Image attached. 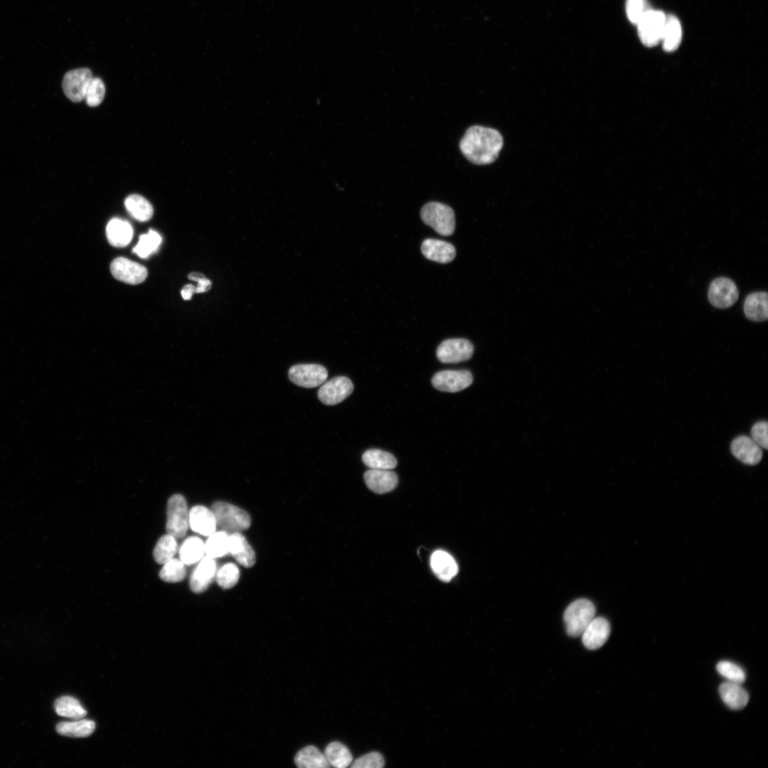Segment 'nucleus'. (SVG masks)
Here are the masks:
<instances>
[{
    "mask_svg": "<svg viewBox=\"0 0 768 768\" xmlns=\"http://www.w3.org/2000/svg\"><path fill=\"white\" fill-rule=\"evenodd\" d=\"M503 144V139L498 131L474 125L466 131L459 142V149L470 162L484 165L496 161Z\"/></svg>",
    "mask_w": 768,
    "mask_h": 768,
    "instance_id": "1",
    "label": "nucleus"
},
{
    "mask_svg": "<svg viewBox=\"0 0 768 768\" xmlns=\"http://www.w3.org/2000/svg\"><path fill=\"white\" fill-rule=\"evenodd\" d=\"M216 526L226 532H241L251 525L250 515L245 510L225 501L215 502L211 506Z\"/></svg>",
    "mask_w": 768,
    "mask_h": 768,
    "instance_id": "2",
    "label": "nucleus"
},
{
    "mask_svg": "<svg viewBox=\"0 0 768 768\" xmlns=\"http://www.w3.org/2000/svg\"><path fill=\"white\" fill-rule=\"evenodd\" d=\"M423 222L444 236L451 235L455 229L454 210L449 206L439 202L426 203L420 211Z\"/></svg>",
    "mask_w": 768,
    "mask_h": 768,
    "instance_id": "3",
    "label": "nucleus"
},
{
    "mask_svg": "<svg viewBox=\"0 0 768 768\" xmlns=\"http://www.w3.org/2000/svg\"><path fill=\"white\" fill-rule=\"evenodd\" d=\"M595 607L586 599L572 602L565 609L564 622L567 633L573 637L581 636L585 629L594 617Z\"/></svg>",
    "mask_w": 768,
    "mask_h": 768,
    "instance_id": "4",
    "label": "nucleus"
},
{
    "mask_svg": "<svg viewBox=\"0 0 768 768\" xmlns=\"http://www.w3.org/2000/svg\"><path fill=\"white\" fill-rule=\"evenodd\" d=\"M166 531L176 538L183 537L189 526V511L185 498L181 494L171 496L167 503Z\"/></svg>",
    "mask_w": 768,
    "mask_h": 768,
    "instance_id": "5",
    "label": "nucleus"
},
{
    "mask_svg": "<svg viewBox=\"0 0 768 768\" xmlns=\"http://www.w3.org/2000/svg\"><path fill=\"white\" fill-rule=\"evenodd\" d=\"M666 14L658 10L648 9L636 23L639 38L643 44L651 47L661 40Z\"/></svg>",
    "mask_w": 768,
    "mask_h": 768,
    "instance_id": "6",
    "label": "nucleus"
},
{
    "mask_svg": "<svg viewBox=\"0 0 768 768\" xmlns=\"http://www.w3.org/2000/svg\"><path fill=\"white\" fill-rule=\"evenodd\" d=\"M289 380L304 388H315L326 381L328 371L325 367L315 363L297 364L292 366L288 372Z\"/></svg>",
    "mask_w": 768,
    "mask_h": 768,
    "instance_id": "7",
    "label": "nucleus"
},
{
    "mask_svg": "<svg viewBox=\"0 0 768 768\" xmlns=\"http://www.w3.org/2000/svg\"><path fill=\"white\" fill-rule=\"evenodd\" d=\"M92 74L87 68L71 70L63 77L62 87L66 97L72 102L82 101L92 79Z\"/></svg>",
    "mask_w": 768,
    "mask_h": 768,
    "instance_id": "8",
    "label": "nucleus"
},
{
    "mask_svg": "<svg viewBox=\"0 0 768 768\" xmlns=\"http://www.w3.org/2000/svg\"><path fill=\"white\" fill-rule=\"evenodd\" d=\"M708 297L713 306L725 309L732 306L737 302L739 292L732 279L727 277H718L710 283Z\"/></svg>",
    "mask_w": 768,
    "mask_h": 768,
    "instance_id": "9",
    "label": "nucleus"
},
{
    "mask_svg": "<svg viewBox=\"0 0 768 768\" xmlns=\"http://www.w3.org/2000/svg\"><path fill=\"white\" fill-rule=\"evenodd\" d=\"M471 343L464 338H450L442 341L437 348L438 360L444 363L466 361L473 355Z\"/></svg>",
    "mask_w": 768,
    "mask_h": 768,
    "instance_id": "10",
    "label": "nucleus"
},
{
    "mask_svg": "<svg viewBox=\"0 0 768 768\" xmlns=\"http://www.w3.org/2000/svg\"><path fill=\"white\" fill-rule=\"evenodd\" d=\"M353 390L351 380L345 376H337L324 383L318 391L319 400L325 405H336L347 397Z\"/></svg>",
    "mask_w": 768,
    "mask_h": 768,
    "instance_id": "11",
    "label": "nucleus"
},
{
    "mask_svg": "<svg viewBox=\"0 0 768 768\" xmlns=\"http://www.w3.org/2000/svg\"><path fill=\"white\" fill-rule=\"evenodd\" d=\"M110 271L117 280L129 284L143 282L148 274L145 267L123 257H117L111 262Z\"/></svg>",
    "mask_w": 768,
    "mask_h": 768,
    "instance_id": "12",
    "label": "nucleus"
},
{
    "mask_svg": "<svg viewBox=\"0 0 768 768\" xmlns=\"http://www.w3.org/2000/svg\"><path fill=\"white\" fill-rule=\"evenodd\" d=\"M473 382V377L469 370H442L434 374L432 379V385L444 392L455 393L469 387Z\"/></svg>",
    "mask_w": 768,
    "mask_h": 768,
    "instance_id": "13",
    "label": "nucleus"
},
{
    "mask_svg": "<svg viewBox=\"0 0 768 768\" xmlns=\"http://www.w3.org/2000/svg\"><path fill=\"white\" fill-rule=\"evenodd\" d=\"M610 634V626L603 617H594L583 631L582 640L585 646L595 650L602 646Z\"/></svg>",
    "mask_w": 768,
    "mask_h": 768,
    "instance_id": "14",
    "label": "nucleus"
},
{
    "mask_svg": "<svg viewBox=\"0 0 768 768\" xmlns=\"http://www.w3.org/2000/svg\"><path fill=\"white\" fill-rule=\"evenodd\" d=\"M217 565L214 558L203 557L194 568L190 578V587L196 593L204 592L215 577Z\"/></svg>",
    "mask_w": 768,
    "mask_h": 768,
    "instance_id": "15",
    "label": "nucleus"
},
{
    "mask_svg": "<svg viewBox=\"0 0 768 768\" xmlns=\"http://www.w3.org/2000/svg\"><path fill=\"white\" fill-rule=\"evenodd\" d=\"M730 449L735 457L748 465L757 464L762 457L760 447L752 438L745 435L734 439Z\"/></svg>",
    "mask_w": 768,
    "mask_h": 768,
    "instance_id": "16",
    "label": "nucleus"
},
{
    "mask_svg": "<svg viewBox=\"0 0 768 768\" xmlns=\"http://www.w3.org/2000/svg\"><path fill=\"white\" fill-rule=\"evenodd\" d=\"M364 480L367 486L377 494L390 492L398 483L397 474L389 469H370L364 474Z\"/></svg>",
    "mask_w": 768,
    "mask_h": 768,
    "instance_id": "17",
    "label": "nucleus"
},
{
    "mask_svg": "<svg viewBox=\"0 0 768 768\" xmlns=\"http://www.w3.org/2000/svg\"><path fill=\"white\" fill-rule=\"evenodd\" d=\"M421 251L427 259L439 263H448L456 255L455 248L451 243L432 238L422 242Z\"/></svg>",
    "mask_w": 768,
    "mask_h": 768,
    "instance_id": "18",
    "label": "nucleus"
},
{
    "mask_svg": "<svg viewBox=\"0 0 768 768\" xmlns=\"http://www.w3.org/2000/svg\"><path fill=\"white\" fill-rule=\"evenodd\" d=\"M189 526L193 531L209 536L216 529V521L211 509L204 506H195L189 511Z\"/></svg>",
    "mask_w": 768,
    "mask_h": 768,
    "instance_id": "19",
    "label": "nucleus"
},
{
    "mask_svg": "<svg viewBox=\"0 0 768 768\" xmlns=\"http://www.w3.org/2000/svg\"><path fill=\"white\" fill-rule=\"evenodd\" d=\"M228 553L243 567H250L255 562V551L240 532H234L229 535Z\"/></svg>",
    "mask_w": 768,
    "mask_h": 768,
    "instance_id": "20",
    "label": "nucleus"
},
{
    "mask_svg": "<svg viewBox=\"0 0 768 768\" xmlns=\"http://www.w3.org/2000/svg\"><path fill=\"white\" fill-rule=\"evenodd\" d=\"M430 566L434 575L442 581L449 582L458 572V566L447 552L437 550L431 555Z\"/></svg>",
    "mask_w": 768,
    "mask_h": 768,
    "instance_id": "21",
    "label": "nucleus"
},
{
    "mask_svg": "<svg viewBox=\"0 0 768 768\" xmlns=\"http://www.w3.org/2000/svg\"><path fill=\"white\" fill-rule=\"evenodd\" d=\"M745 316L753 321H764L768 318V294L766 292L750 294L744 302Z\"/></svg>",
    "mask_w": 768,
    "mask_h": 768,
    "instance_id": "22",
    "label": "nucleus"
},
{
    "mask_svg": "<svg viewBox=\"0 0 768 768\" xmlns=\"http://www.w3.org/2000/svg\"><path fill=\"white\" fill-rule=\"evenodd\" d=\"M719 693L722 701L733 710L744 708L749 700L747 691L737 683H722L719 687Z\"/></svg>",
    "mask_w": 768,
    "mask_h": 768,
    "instance_id": "23",
    "label": "nucleus"
},
{
    "mask_svg": "<svg viewBox=\"0 0 768 768\" xmlns=\"http://www.w3.org/2000/svg\"><path fill=\"white\" fill-rule=\"evenodd\" d=\"M106 235L109 242L112 246L124 247L130 242L133 235V230L132 225L127 220L113 218L107 225Z\"/></svg>",
    "mask_w": 768,
    "mask_h": 768,
    "instance_id": "24",
    "label": "nucleus"
},
{
    "mask_svg": "<svg viewBox=\"0 0 768 768\" xmlns=\"http://www.w3.org/2000/svg\"><path fill=\"white\" fill-rule=\"evenodd\" d=\"M295 764L301 768H326L330 767L326 758L317 747L309 745L299 750L294 757Z\"/></svg>",
    "mask_w": 768,
    "mask_h": 768,
    "instance_id": "25",
    "label": "nucleus"
},
{
    "mask_svg": "<svg viewBox=\"0 0 768 768\" xmlns=\"http://www.w3.org/2000/svg\"><path fill=\"white\" fill-rule=\"evenodd\" d=\"M682 28L678 19L673 15H666L662 33L663 48L666 51L675 50L681 41Z\"/></svg>",
    "mask_w": 768,
    "mask_h": 768,
    "instance_id": "26",
    "label": "nucleus"
},
{
    "mask_svg": "<svg viewBox=\"0 0 768 768\" xmlns=\"http://www.w3.org/2000/svg\"><path fill=\"white\" fill-rule=\"evenodd\" d=\"M205 555V543L197 536L186 538L179 548L180 560L186 565L199 562Z\"/></svg>",
    "mask_w": 768,
    "mask_h": 768,
    "instance_id": "27",
    "label": "nucleus"
},
{
    "mask_svg": "<svg viewBox=\"0 0 768 768\" xmlns=\"http://www.w3.org/2000/svg\"><path fill=\"white\" fill-rule=\"evenodd\" d=\"M124 206L129 215L140 222L148 221L154 213L151 204L145 198L138 194L127 196Z\"/></svg>",
    "mask_w": 768,
    "mask_h": 768,
    "instance_id": "28",
    "label": "nucleus"
},
{
    "mask_svg": "<svg viewBox=\"0 0 768 768\" xmlns=\"http://www.w3.org/2000/svg\"><path fill=\"white\" fill-rule=\"evenodd\" d=\"M95 729V723L90 720H75L70 722H61L56 725V732L63 736L70 737H86Z\"/></svg>",
    "mask_w": 768,
    "mask_h": 768,
    "instance_id": "29",
    "label": "nucleus"
},
{
    "mask_svg": "<svg viewBox=\"0 0 768 768\" xmlns=\"http://www.w3.org/2000/svg\"><path fill=\"white\" fill-rule=\"evenodd\" d=\"M362 460L370 469L391 470L398 464L396 458L392 454L378 449L366 451Z\"/></svg>",
    "mask_w": 768,
    "mask_h": 768,
    "instance_id": "30",
    "label": "nucleus"
},
{
    "mask_svg": "<svg viewBox=\"0 0 768 768\" xmlns=\"http://www.w3.org/2000/svg\"><path fill=\"white\" fill-rule=\"evenodd\" d=\"M324 755L329 765L337 768L347 767L353 759L349 750L339 742L329 744L325 749Z\"/></svg>",
    "mask_w": 768,
    "mask_h": 768,
    "instance_id": "31",
    "label": "nucleus"
},
{
    "mask_svg": "<svg viewBox=\"0 0 768 768\" xmlns=\"http://www.w3.org/2000/svg\"><path fill=\"white\" fill-rule=\"evenodd\" d=\"M54 708L58 715L74 720L80 719L87 714L86 710L80 703L76 698L68 695L61 696L56 699Z\"/></svg>",
    "mask_w": 768,
    "mask_h": 768,
    "instance_id": "32",
    "label": "nucleus"
},
{
    "mask_svg": "<svg viewBox=\"0 0 768 768\" xmlns=\"http://www.w3.org/2000/svg\"><path fill=\"white\" fill-rule=\"evenodd\" d=\"M229 535L220 530L210 534L205 543V554L212 558H220L228 553Z\"/></svg>",
    "mask_w": 768,
    "mask_h": 768,
    "instance_id": "33",
    "label": "nucleus"
},
{
    "mask_svg": "<svg viewBox=\"0 0 768 768\" xmlns=\"http://www.w3.org/2000/svg\"><path fill=\"white\" fill-rule=\"evenodd\" d=\"M176 538L166 534L161 536L154 549V558L159 564H164L174 557L178 550Z\"/></svg>",
    "mask_w": 768,
    "mask_h": 768,
    "instance_id": "34",
    "label": "nucleus"
},
{
    "mask_svg": "<svg viewBox=\"0 0 768 768\" xmlns=\"http://www.w3.org/2000/svg\"><path fill=\"white\" fill-rule=\"evenodd\" d=\"M161 242V235L155 230H149L148 233L139 236V242L132 252L142 258H146L157 251Z\"/></svg>",
    "mask_w": 768,
    "mask_h": 768,
    "instance_id": "35",
    "label": "nucleus"
},
{
    "mask_svg": "<svg viewBox=\"0 0 768 768\" xmlns=\"http://www.w3.org/2000/svg\"><path fill=\"white\" fill-rule=\"evenodd\" d=\"M185 565L181 560L171 558L164 564L159 572V577L161 580L168 582H180L186 575Z\"/></svg>",
    "mask_w": 768,
    "mask_h": 768,
    "instance_id": "36",
    "label": "nucleus"
},
{
    "mask_svg": "<svg viewBox=\"0 0 768 768\" xmlns=\"http://www.w3.org/2000/svg\"><path fill=\"white\" fill-rule=\"evenodd\" d=\"M215 578L217 583L223 589L232 588L239 580V568L234 563H226L217 570Z\"/></svg>",
    "mask_w": 768,
    "mask_h": 768,
    "instance_id": "37",
    "label": "nucleus"
},
{
    "mask_svg": "<svg viewBox=\"0 0 768 768\" xmlns=\"http://www.w3.org/2000/svg\"><path fill=\"white\" fill-rule=\"evenodd\" d=\"M716 669L727 681L741 684L745 681L744 670L731 661H720L716 666Z\"/></svg>",
    "mask_w": 768,
    "mask_h": 768,
    "instance_id": "38",
    "label": "nucleus"
},
{
    "mask_svg": "<svg viewBox=\"0 0 768 768\" xmlns=\"http://www.w3.org/2000/svg\"><path fill=\"white\" fill-rule=\"evenodd\" d=\"M105 95V86L102 80L99 78H92L84 99L88 106L96 107L102 102Z\"/></svg>",
    "mask_w": 768,
    "mask_h": 768,
    "instance_id": "39",
    "label": "nucleus"
},
{
    "mask_svg": "<svg viewBox=\"0 0 768 768\" xmlns=\"http://www.w3.org/2000/svg\"><path fill=\"white\" fill-rule=\"evenodd\" d=\"M385 764L383 755L378 752H371L356 759L351 767L353 768H381Z\"/></svg>",
    "mask_w": 768,
    "mask_h": 768,
    "instance_id": "40",
    "label": "nucleus"
},
{
    "mask_svg": "<svg viewBox=\"0 0 768 768\" xmlns=\"http://www.w3.org/2000/svg\"><path fill=\"white\" fill-rule=\"evenodd\" d=\"M647 10L645 0H626V15L630 22L636 25Z\"/></svg>",
    "mask_w": 768,
    "mask_h": 768,
    "instance_id": "41",
    "label": "nucleus"
},
{
    "mask_svg": "<svg viewBox=\"0 0 768 768\" xmlns=\"http://www.w3.org/2000/svg\"><path fill=\"white\" fill-rule=\"evenodd\" d=\"M752 439L761 447L768 449L767 422L759 421L751 429Z\"/></svg>",
    "mask_w": 768,
    "mask_h": 768,
    "instance_id": "42",
    "label": "nucleus"
},
{
    "mask_svg": "<svg viewBox=\"0 0 768 768\" xmlns=\"http://www.w3.org/2000/svg\"><path fill=\"white\" fill-rule=\"evenodd\" d=\"M188 277L189 279L198 282V284L196 287V293H202L206 292L211 287L210 281L206 279L205 276L201 273L191 272L188 274Z\"/></svg>",
    "mask_w": 768,
    "mask_h": 768,
    "instance_id": "43",
    "label": "nucleus"
},
{
    "mask_svg": "<svg viewBox=\"0 0 768 768\" xmlns=\"http://www.w3.org/2000/svg\"><path fill=\"white\" fill-rule=\"evenodd\" d=\"M196 293V287L193 284H186L181 289V294L184 300L191 299L193 294Z\"/></svg>",
    "mask_w": 768,
    "mask_h": 768,
    "instance_id": "44",
    "label": "nucleus"
}]
</instances>
